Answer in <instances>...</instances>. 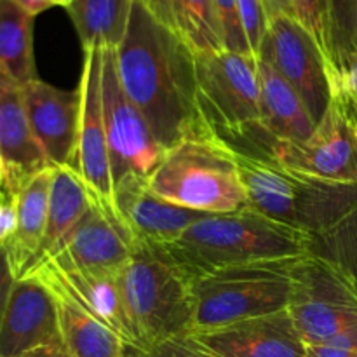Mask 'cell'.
<instances>
[{"label": "cell", "mask_w": 357, "mask_h": 357, "mask_svg": "<svg viewBox=\"0 0 357 357\" xmlns=\"http://www.w3.org/2000/svg\"><path fill=\"white\" fill-rule=\"evenodd\" d=\"M291 261L236 265L199 275L194 284L195 310L190 331L213 330L288 310Z\"/></svg>", "instance_id": "52a82bcc"}, {"label": "cell", "mask_w": 357, "mask_h": 357, "mask_svg": "<svg viewBox=\"0 0 357 357\" xmlns=\"http://www.w3.org/2000/svg\"><path fill=\"white\" fill-rule=\"evenodd\" d=\"M314 237L253 209L208 215L164 244L195 274L223 267L291 261L312 251Z\"/></svg>", "instance_id": "7a4b0ae2"}, {"label": "cell", "mask_w": 357, "mask_h": 357, "mask_svg": "<svg viewBox=\"0 0 357 357\" xmlns=\"http://www.w3.org/2000/svg\"><path fill=\"white\" fill-rule=\"evenodd\" d=\"M215 7L220 26H222L225 51L253 56L250 44H248L246 33H244L243 20H241L239 13V0H215Z\"/></svg>", "instance_id": "f1b7e54d"}, {"label": "cell", "mask_w": 357, "mask_h": 357, "mask_svg": "<svg viewBox=\"0 0 357 357\" xmlns=\"http://www.w3.org/2000/svg\"><path fill=\"white\" fill-rule=\"evenodd\" d=\"M89 209L51 261L79 271L119 274L131 257L132 244L114 208L94 195L89 194Z\"/></svg>", "instance_id": "e0dca14e"}, {"label": "cell", "mask_w": 357, "mask_h": 357, "mask_svg": "<svg viewBox=\"0 0 357 357\" xmlns=\"http://www.w3.org/2000/svg\"><path fill=\"white\" fill-rule=\"evenodd\" d=\"M77 89L80 93V117L75 169L86 183L89 194L105 204L112 206L114 180H112L103 101H101L100 47L84 49L82 75Z\"/></svg>", "instance_id": "5bb4252c"}, {"label": "cell", "mask_w": 357, "mask_h": 357, "mask_svg": "<svg viewBox=\"0 0 357 357\" xmlns=\"http://www.w3.org/2000/svg\"><path fill=\"white\" fill-rule=\"evenodd\" d=\"M132 0H73L65 7L84 49H119L128 31Z\"/></svg>", "instance_id": "d4e9b609"}, {"label": "cell", "mask_w": 357, "mask_h": 357, "mask_svg": "<svg viewBox=\"0 0 357 357\" xmlns=\"http://www.w3.org/2000/svg\"><path fill=\"white\" fill-rule=\"evenodd\" d=\"M261 124L274 142H303L316 122L291 84L264 58H257Z\"/></svg>", "instance_id": "7402d4cb"}, {"label": "cell", "mask_w": 357, "mask_h": 357, "mask_svg": "<svg viewBox=\"0 0 357 357\" xmlns=\"http://www.w3.org/2000/svg\"><path fill=\"white\" fill-rule=\"evenodd\" d=\"M312 251L340 265L357 286V206L337 225L314 237Z\"/></svg>", "instance_id": "83f0119b"}, {"label": "cell", "mask_w": 357, "mask_h": 357, "mask_svg": "<svg viewBox=\"0 0 357 357\" xmlns=\"http://www.w3.org/2000/svg\"><path fill=\"white\" fill-rule=\"evenodd\" d=\"M181 342L208 357H305V342L288 310L190 331Z\"/></svg>", "instance_id": "7c38bea8"}, {"label": "cell", "mask_w": 357, "mask_h": 357, "mask_svg": "<svg viewBox=\"0 0 357 357\" xmlns=\"http://www.w3.org/2000/svg\"><path fill=\"white\" fill-rule=\"evenodd\" d=\"M291 2L295 7L296 20L314 35L326 56V23H324L321 0H291Z\"/></svg>", "instance_id": "4dcf8cb0"}, {"label": "cell", "mask_w": 357, "mask_h": 357, "mask_svg": "<svg viewBox=\"0 0 357 357\" xmlns=\"http://www.w3.org/2000/svg\"><path fill=\"white\" fill-rule=\"evenodd\" d=\"M119 282L142 351L180 340L190 331L195 274L167 246L132 248Z\"/></svg>", "instance_id": "277c9868"}, {"label": "cell", "mask_w": 357, "mask_h": 357, "mask_svg": "<svg viewBox=\"0 0 357 357\" xmlns=\"http://www.w3.org/2000/svg\"><path fill=\"white\" fill-rule=\"evenodd\" d=\"M14 282H16V278H14L13 271H10L9 260H7L6 251H3V253H0V324H2Z\"/></svg>", "instance_id": "836d02e7"}, {"label": "cell", "mask_w": 357, "mask_h": 357, "mask_svg": "<svg viewBox=\"0 0 357 357\" xmlns=\"http://www.w3.org/2000/svg\"><path fill=\"white\" fill-rule=\"evenodd\" d=\"M70 2H73V0H52V3H54V6H61V7H66Z\"/></svg>", "instance_id": "ab89813d"}, {"label": "cell", "mask_w": 357, "mask_h": 357, "mask_svg": "<svg viewBox=\"0 0 357 357\" xmlns=\"http://www.w3.org/2000/svg\"><path fill=\"white\" fill-rule=\"evenodd\" d=\"M117 75L164 150L213 138L199 112L195 52L143 0H132Z\"/></svg>", "instance_id": "6da1fadb"}, {"label": "cell", "mask_w": 357, "mask_h": 357, "mask_svg": "<svg viewBox=\"0 0 357 357\" xmlns=\"http://www.w3.org/2000/svg\"><path fill=\"white\" fill-rule=\"evenodd\" d=\"M0 166H6V160H3V155H2V150H0ZM7 167V166H6Z\"/></svg>", "instance_id": "b9f144b4"}, {"label": "cell", "mask_w": 357, "mask_h": 357, "mask_svg": "<svg viewBox=\"0 0 357 357\" xmlns=\"http://www.w3.org/2000/svg\"><path fill=\"white\" fill-rule=\"evenodd\" d=\"M265 9H267L268 21L275 16H293L296 17L295 7L291 0H264Z\"/></svg>", "instance_id": "8d00e7d4"}, {"label": "cell", "mask_w": 357, "mask_h": 357, "mask_svg": "<svg viewBox=\"0 0 357 357\" xmlns=\"http://www.w3.org/2000/svg\"><path fill=\"white\" fill-rule=\"evenodd\" d=\"M248 208L317 237L357 206V185L330 183L278 162L237 155Z\"/></svg>", "instance_id": "5b68a950"}, {"label": "cell", "mask_w": 357, "mask_h": 357, "mask_svg": "<svg viewBox=\"0 0 357 357\" xmlns=\"http://www.w3.org/2000/svg\"><path fill=\"white\" fill-rule=\"evenodd\" d=\"M305 357H357V352L331 345L305 344Z\"/></svg>", "instance_id": "d590c367"}, {"label": "cell", "mask_w": 357, "mask_h": 357, "mask_svg": "<svg viewBox=\"0 0 357 357\" xmlns=\"http://www.w3.org/2000/svg\"><path fill=\"white\" fill-rule=\"evenodd\" d=\"M101 101L114 185L129 174L150 178L162 162L166 150L122 89L117 75V49H101Z\"/></svg>", "instance_id": "30bf717a"}, {"label": "cell", "mask_w": 357, "mask_h": 357, "mask_svg": "<svg viewBox=\"0 0 357 357\" xmlns=\"http://www.w3.org/2000/svg\"><path fill=\"white\" fill-rule=\"evenodd\" d=\"M288 312L305 344L328 345L357 328V286L324 255L310 251L289 264Z\"/></svg>", "instance_id": "ba28073f"}, {"label": "cell", "mask_w": 357, "mask_h": 357, "mask_svg": "<svg viewBox=\"0 0 357 357\" xmlns=\"http://www.w3.org/2000/svg\"><path fill=\"white\" fill-rule=\"evenodd\" d=\"M326 23V58L331 86L342 61L357 52V0H321Z\"/></svg>", "instance_id": "4316f807"}, {"label": "cell", "mask_w": 357, "mask_h": 357, "mask_svg": "<svg viewBox=\"0 0 357 357\" xmlns=\"http://www.w3.org/2000/svg\"><path fill=\"white\" fill-rule=\"evenodd\" d=\"M195 54L225 51L215 0H143Z\"/></svg>", "instance_id": "cb8c5ba5"}, {"label": "cell", "mask_w": 357, "mask_h": 357, "mask_svg": "<svg viewBox=\"0 0 357 357\" xmlns=\"http://www.w3.org/2000/svg\"><path fill=\"white\" fill-rule=\"evenodd\" d=\"M197 103L209 135L237 155L271 160L275 142L261 124L257 56L195 54Z\"/></svg>", "instance_id": "3957f363"}, {"label": "cell", "mask_w": 357, "mask_h": 357, "mask_svg": "<svg viewBox=\"0 0 357 357\" xmlns=\"http://www.w3.org/2000/svg\"><path fill=\"white\" fill-rule=\"evenodd\" d=\"M239 13L251 52L258 56L268 30V14L264 0H239Z\"/></svg>", "instance_id": "f546056e"}, {"label": "cell", "mask_w": 357, "mask_h": 357, "mask_svg": "<svg viewBox=\"0 0 357 357\" xmlns=\"http://www.w3.org/2000/svg\"><path fill=\"white\" fill-rule=\"evenodd\" d=\"M33 17L14 0H0V70L20 86L38 79L33 56Z\"/></svg>", "instance_id": "484cf974"}, {"label": "cell", "mask_w": 357, "mask_h": 357, "mask_svg": "<svg viewBox=\"0 0 357 357\" xmlns=\"http://www.w3.org/2000/svg\"><path fill=\"white\" fill-rule=\"evenodd\" d=\"M335 84H340L347 91L349 96L357 103V52L347 56L342 61L340 70H338V77L333 82V86Z\"/></svg>", "instance_id": "d6a6232c"}, {"label": "cell", "mask_w": 357, "mask_h": 357, "mask_svg": "<svg viewBox=\"0 0 357 357\" xmlns=\"http://www.w3.org/2000/svg\"><path fill=\"white\" fill-rule=\"evenodd\" d=\"M44 267L51 271L59 284L98 321L119 335L131 349L142 351L126 309L119 274L112 272L79 271L72 267H61L54 261H44ZM40 267V265H38ZM37 268V267H35Z\"/></svg>", "instance_id": "ffe728a7"}, {"label": "cell", "mask_w": 357, "mask_h": 357, "mask_svg": "<svg viewBox=\"0 0 357 357\" xmlns=\"http://www.w3.org/2000/svg\"><path fill=\"white\" fill-rule=\"evenodd\" d=\"M129 357H187V349L180 338V340H171L157 345L150 351H136L135 349Z\"/></svg>", "instance_id": "e575fe53"}, {"label": "cell", "mask_w": 357, "mask_h": 357, "mask_svg": "<svg viewBox=\"0 0 357 357\" xmlns=\"http://www.w3.org/2000/svg\"><path fill=\"white\" fill-rule=\"evenodd\" d=\"M149 185L169 204L204 215L248 208L237 153L215 138L187 139L166 150Z\"/></svg>", "instance_id": "8992f818"}, {"label": "cell", "mask_w": 357, "mask_h": 357, "mask_svg": "<svg viewBox=\"0 0 357 357\" xmlns=\"http://www.w3.org/2000/svg\"><path fill=\"white\" fill-rule=\"evenodd\" d=\"M40 347H63L56 302L38 279H16L0 324V357H20Z\"/></svg>", "instance_id": "2e32d148"}, {"label": "cell", "mask_w": 357, "mask_h": 357, "mask_svg": "<svg viewBox=\"0 0 357 357\" xmlns=\"http://www.w3.org/2000/svg\"><path fill=\"white\" fill-rule=\"evenodd\" d=\"M20 357H72L65 347H40Z\"/></svg>", "instance_id": "f35d334b"}, {"label": "cell", "mask_w": 357, "mask_h": 357, "mask_svg": "<svg viewBox=\"0 0 357 357\" xmlns=\"http://www.w3.org/2000/svg\"><path fill=\"white\" fill-rule=\"evenodd\" d=\"M0 150L7 166L6 188L10 195L45 167H52L35 139L24 107L23 86L0 70Z\"/></svg>", "instance_id": "ac0fdd59"}, {"label": "cell", "mask_w": 357, "mask_h": 357, "mask_svg": "<svg viewBox=\"0 0 357 357\" xmlns=\"http://www.w3.org/2000/svg\"><path fill=\"white\" fill-rule=\"evenodd\" d=\"M28 275L38 279L56 302L63 347L72 357H129L131 351L115 331L87 312L51 274L47 267L33 268ZM26 278V275H24Z\"/></svg>", "instance_id": "d6986e66"}, {"label": "cell", "mask_w": 357, "mask_h": 357, "mask_svg": "<svg viewBox=\"0 0 357 357\" xmlns=\"http://www.w3.org/2000/svg\"><path fill=\"white\" fill-rule=\"evenodd\" d=\"M257 58H264L291 84L312 121L319 122L331 100L328 59L314 35L293 16H275Z\"/></svg>", "instance_id": "8fae6325"}, {"label": "cell", "mask_w": 357, "mask_h": 357, "mask_svg": "<svg viewBox=\"0 0 357 357\" xmlns=\"http://www.w3.org/2000/svg\"><path fill=\"white\" fill-rule=\"evenodd\" d=\"M24 107L35 139L52 167L75 169L80 93L35 79L23 86Z\"/></svg>", "instance_id": "9a60e30c"}, {"label": "cell", "mask_w": 357, "mask_h": 357, "mask_svg": "<svg viewBox=\"0 0 357 357\" xmlns=\"http://www.w3.org/2000/svg\"><path fill=\"white\" fill-rule=\"evenodd\" d=\"M14 2H16L17 6L23 7L24 10H28L31 16H37V14L44 13L45 9L54 6L52 0H14Z\"/></svg>", "instance_id": "74e56055"}, {"label": "cell", "mask_w": 357, "mask_h": 357, "mask_svg": "<svg viewBox=\"0 0 357 357\" xmlns=\"http://www.w3.org/2000/svg\"><path fill=\"white\" fill-rule=\"evenodd\" d=\"M51 181L52 167H45L28 178L14 194L16 232L7 244L6 255L16 279L30 274L37 261L47 225Z\"/></svg>", "instance_id": "44dd1931"}, {"label": "cell", "mask_w": 357, "mask_h": 357, "mask_svg": "<svg viewBox=\"0 0 357 357\" xmlns=\"http://www.w3.org/2000/svg\"><path fill=\"white\" fill-rule=\"evenodd\" d=\"M272 162L330 181L357 185V103L335 84L326 112L303 142H275Z\"/></svg>", "instance_id": "9c48e42d"}, {"label": "cell", "mask_w": 357, "mask_h": 357, "mask_svg": "<svg viewBox=\"0 0 357 357\" xmlns=\"http://www.w3.org/2000/svg\"><path fill=\"white\" fill-rule=\"evenodd\" d=\"M16 232V201L14 195H0V253L7 250V244Z\"/></svg>", "instance_id": "1f68e13d"}, {"label": "cell", "mask_w": 357, "mask_h": 357, "mask_svg": "<svg viewBox=\"0 0 357 357\" xmlns=\"http://www.w3.org/2000/svg\"><path fill=\"white\" fill-rule=\"evenodd\" d=\"M89 190L77 169L68 166L52 167L47 225L35 267L51 260L61 250L65 241L89 209Z\"/></svg>", "instance_id": "603a6c76"}, {"label": "cell", "mask_w": 357, "mask_h": 357, "mask_svg": "<svg viewBox=\"0 0 357 357\" xmlns=\"http://www.w3.org/2000/svg\"><path fill=\"white\" fill-rule=\"evenodd\" d=\"M112 206L132 248L174 243L188 227L208 216L157 197L150 188L149 178L135 174L114 185Z\"/></svg>", "instance_id": "4fadbf2b"}, {"label": "cell", "mask_w": 357, "mask_h": 357, "mask_svg": "<svg viewBox=\"0 0 357 357\" xmlns=\"http://www.w3.org/2000/svg\"><path fill=\"white\" fill-rule=\"evenodd\" d=\"M185 349H187V357H208V356L199 354V352H195V351H190V349H188V347H185Z\"/></svg>", "instance_id": "60d3db41"}]
</instances>
